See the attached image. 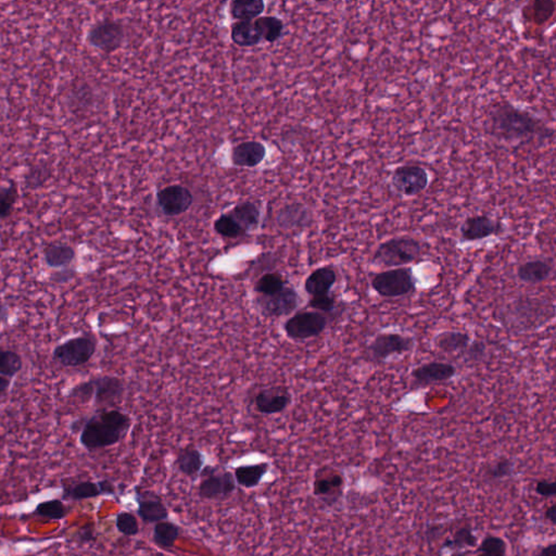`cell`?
I'll list each match as a JSON object with an SVG mask.
<instances>
[{
	"mask_svg": "<svg viewBox=\"0 0 556 556\" xmlns=\"http://www.w3.org/2000/svg\"><path fill=\"white\" fill-rule=\"evenodd\" d=\"M391 184L396 194L404 198H414L430 187V174L420 164H402L391 173Z\"/></svg>",
	"mask_w": 556,
	"mask_h": 556,
	"instance_id": "obj_5",
	"label": "cell"
},
{
	"mask_svg": "<svg viewBox=\"0 0 556 556\" xmlns=\"http://www.w3.org/2000/svg\"><path fill=\"white\" fill-rule=\"evenodd\" d=\"M50 175L51 171L49 166L44 165V164L33 166L32 169L26 174V184L33 190L40 187L45 182L48 180Z\"/></svg>",
	"mask_w": 556,
	"mask_h": 556,
	"instance_id": "obj_43",
	"label": "cell"
},
{
	"mask_svg": "<svg viewBox=\"0 0 556 556\" xmlns=\"http://www.w3.org/2000/svg\"><path fill=\"white\" fill-rule=\"evenodd\" d=\"M528 6L530 9L524 8V18L537 26L547 24L555 13V1L554 0H535V1L528 4Z\"/></svg>",
	"mask_w": 556,
	"mask_h": 556,
	"instance_id": "obj_32",
	"label": "cell"
},
{
	"mask_svg": "<svg viewBox=\"0 0 556 556\" xmlns=\"http://www.w3.org/2000/svg\"><path fill=\"white\" fill-rule=\"evenodd\" d=\"M270 471V464L266 462L258 464L241 465L236 467L234 471L236 484L246 489L258 487L263 480L264 476Z\"/></svg>",
	"mask_w": 556,
	"mask_h": 556,
	"instance_id": "obj_24",
	"label": "cell"
},
{
	"mask_svg": "<svg viewBox=\"0 0 556 556\" xmlns=\"http://www.w3.org/2000/svg\"><path fill=\"white\" fill-rule=\"evenodd\" d=\"M97 351V342L90 336H77L58 344L53 351L55 362L63 367H80L87 364Z\"/></svg>",
	"mask_w": 556,
	"mask_h": 556,
	"instance_id": "obj_6",
	"label": "cell"
},
{
	"mask_svg": "<svg viewBox=\"0 0 556 556\" xmlns=\"http://www.w3.org/2000/svg\"><path fill=\"white\" fill-rule=\"evenodd\" d=\"M286 284L284 277L278 273H266L258 278L254 286V290L258 295L270 297L283 290L287 286Z\"/></svg>",
	"mask_w": 556,
	"mask_h": 556,
	"instance_id": "obj_35",
	"label": "cell"
},
{
	"mask_svg": "<svg viewBox=\"0 0 556 556\" xmlns=\"http://www.w3.org/2000/svg\"><path fill=\"white\" fill-rule=\"evenodd\" d=\"M457 375V367L451 363L430 362L412 371L411 376L420 385L446 383Z\"/></svg>",
	"mask_w": 556,
	"mask_h": 556,
	"instance_id": "obj_16",
	"label": "cell"
},
{
	"mask_svg": "<svg viewBox=\"0 0 556 556\" xmlns=\"http://www.w3.org/2000/svg\"><path fill=\"white\" fill-rule=\"evenodd\" d=\"M425 246L412 236H398L379 244L372 256V263L386 268H403L418 261Z\"/></svg>",
	"mask_w": 556,
	"mask_h": 556,
	"instance_id": "obj_3",
	"label": "cell"
},
{
	"mask_svg": "<svg viewBox=\"0 0 556 556\" xmlns=\"http://www.w3.org/2000/svg\"><path fill=\"white\" fill-rule=\"evenodd\" d=\"M506 231L503 223L487 214L469 215L459 227V237L463 243H475L494 236L501 235Z\"/></svg>",
	"mask_w": 556,
	"mask_h": 556,
	"instance_id": "obj_11",
	"label": "cell"
},
{
	"mask_svg": "<svg viewBox=\"0 0 556 556\" xmlns=\"http://www.w3.org/2000/svg\"><path fill=\"white\" fill-rule=\"evenodd\" d=\"M312 222V213L302 203H291L277 214V224L284 229H302Z\"/></svg>",
	"mask_w": 556,
	"mask_h": 556,
	"instance_id": "obj_22",
	"label": "cell"
},
{
	"mask_svg": "<svg viewBox=\"0 0 556 556\" xmlns=\"http://www.w3.org/2000/svg\"><path fill=\"white\" fill-rule=\"evenodd\" d=\"M205 463H206V457L196 448L182 449L176 457L178 471L190 478L199 477L205 467Z\"/></svg>",
	"mask_w": 556,
	"mask_h": 556,
	"instance_id": "obj_25",
	"label": "cell"
},
{
	"mask_svg": "<svg viewBox=\"0 0 556 556\" xmlns=\"http://www.w3.org/2000/svg\"><path fill=\"white\" fill-rule=\"evenodd\" d=\"M254 24L258 28V33L261 35L262 40L268 43L276 42L282 36L284 31V23L277 16H263L254 20Z\"/></svg>",
	"mask_w": 556,
	"mask_h": 556,
	"instance_id": "obj_34",
	"label": "cell"
},
{
	"mask_svg": "<svg viewBox=\"0 0 556 556\" xmlns=\"http://www.w3.org/2000/svg\"><path fill=\"white\" fill-rule=\"evenodd\" d=\"M33 514L46 520H62L70 514V508L63 500L53 498L37 504Z\"/></svg>",
	"mask_w": 556,
	"mask_h": 556,
	"instance_id": "obj_33",
	"label": "cell"
},
{
	"mask_svg": "<svg viewBox=\"0 0 556 556\" xmlns=\"http://www.w3.org/2000/svg\"><path fill=\"white\" fill-rule=\"evenodd\" d=\"M116 527L119 533L126 537H134L139 533V523L137 517L127 511H122L116 515Z\"/></svg>",
	"mask_w": 556,
	"mask_h": 556,
	"instance_id": "obj_41",
	"label": "cell"
},
{
	"mask_svg": "<svg viewBox=\"0 0 556 556\" xmlns=\"http://www.w3.org/2000/svg\"><path fill=\"white\" fill-rule=\"evenodd\" d=\"M537 556H556V545L554 543L543 547Z\"/></svg>",
	"mask_w": 556,
	"mask_h": 556,
	"instance_id": "obj_52",
	"label": "cell"
},
{
	"mask_svg": "<svg viewBox=\"0 0 556 556\" xmlns=\"http://www.w3.org/2000/svg\"><path fill=\"white\" fill-rule=\"evenodd\" d=\"M77 539L80 543H90L96 541L95 530L92 525H87L84 528L80 529Z\"/></svg>",
	"mask_w": 556,
	"mask_h": 556,
	"instance_id": "obj_48",
	"label": "cell"
},
{
	"mask_svg": "<svg viewBox=\"0 0 556 556\" xmlns=\"http://www.w3.org/2000/svg\"><path fill=\"white\" fill-rule=\"evenodd\" d=\"M415 347L412 336L400 332H381L367 347V354L374 362H386L393 356L409 354Z\"/></svg>",
	"mask_w": 556,
	"mask_h": 556,
	"instance_id": "obj_7",
	"label": "cell"
},
{
	"mask_svg": "<svg viewBox=\"0 0 556 556\" xmlns=\"http://www.w3.org/2000/svg\"><path fill=\"white\" fill-rule=\"evenodd\" d=\"M371 285L381 298H401L415 293L416 277L411 268H389L375 274Z\"/></svg>",
	"mask_w": 556,
	"mask_h": 556,
	"instance_id": "obj_4",
	"label": "cell"
},
{
	"mask_svg": "<svg viewBox=\"0 0 556 556\" xmlns=\"http://www.w3.org/2000/svg\"><path fill=\"white\" fill-rule=\"evenodd\" d=\"M99 485L90 480H83L77 483L69 484L62 490V500L65 501H84L102 496Z\"/></svg>",
	"mask_w": 556,
	"mask_h": 556,
	"instance_id": "obj_28",
	"label": "cell"
},
{
	"mask_svg": "<svg viewBox=\"0 0 556 556\" xmlns=\"http://www.w3.org/2000/svg\"><path fill=\"white\" fill-rule=\"evenodd\" d=\"M213 227H214V231L222 237L231 238V239L241 237L246 234V231L229 213L219 215V219H215Z\"/></svg>",
	"mask_w": 556,
	"mask_h": 556,
	"instance_id": "obj_37",
	"label": "cell"
},
{
	"mask_svg": "<svg viewBox=\"0 0 556 556\" xmlns=\"http://www.w3.org/2000/svg\"><path fill=\"white\" fill-rule=\"evenodd\" d=\"M266 149L258 141H244L234 147L231 161L239 168H256L266 159Z\"/></svg>",
	"mask_w": 556,
	"mask_h": 556,
	"instance_id": "obj_20",
	"label": "cell"
},
{
	"mask_svg": "<svg viewBox=\"0 0 556 556\" xmlns=\"http://www.w3.org/2000/svg\"><path fill=\"white\" fill-rule=\"evenodd\" d=\"M485 124L490 137L512 148L547 143L554 137V129L543 118L508 100L490 107Z\"/></svg>",
	"mask_w": 556,
	"mask_h": 556,
	"instance_id": "obj_1",
	"label": "cell"
},
{
	"mask_svg": "<svg viewBox=\"0 0 556 556\" xmlns=\"http://www.w3.org/2000/svg\"><path fill=\"white\" fill-rule=\"evenodd\" d=\"M309 307L314 311L323 314L332 313L336 309V300L332 295L312 297L309 301Z\"/></svg>",
	"mask_w": 556,
	"mask_h": 556,
	"instance_id": "obj_45",
	"label": "cell"
},
{
	"mask_svg": "<svg viewBox=\"0 0 556 556\" xmlns=\"http://www.w3.org/2000/svg\"><path fill=\"white\" fill-rule=\"evenodd\" d=\"M508 545L496 535H487L478 547L477 556H506Z\"/></svg>",
	"mask_w": 556,
	"mask_h": 556,
	"instance_id": "obj_40",
	"label": "cell"
},
{
	"mask_svg": "<svg viewBox=\"0 0 556 556\" xmlns=\"http://www.w3.org/2000/svg\"><path fill=\"white\" fill-rule=\"evenodd\" d=\"M77 258V252L73 247L65 244H55L45 250V263L51 268L60 270L69 268Z\"/></svg>",
	"mask_w": 556,
	"mask_h": 556,
	"instance_id": "obj_27",
	"label": "cell"
},
{
	"mask_svg": "<svg viewBox=\"0 0 556 556\" xmlns=\"http://www.w3.org/2000/svg\"><path fill=\"white\" fill-rule=\"evenodd\" d=\"M231 40L240 47L256 46L262 40L254 21L236 22L231 26Z\"/></svg>",
	"mask_w": 556,
	"mask_h": 556,
	"instance_id": "obj_30",
	"label": "cell"
},
{
	"mask_svg": "<svg viewBox=\"0 0 556 556\" xmlns=\"http://www.w3.org/2000/svg\"><path fill=\"white\" fill-rule=\"evenodd\" d=\"M535 492H537L539 496H545V498H553L556 494L555 483L539 481V483L535 485Z\"/></svg>",
	"mask_w": 556,
	"mask_h": 556,
	"instance_id": "obj_47",
	"label": "cell"
},
{
	"mask_svg": "<svg viewBox=\"0 0 556 556\" xmlns=\"http://www.w3.org/2000/svg\"><path fill=\"white\" fill-rule=\"evenodd\" d=\"M23 360L12 350H0V375L12 379L21 372Z\"/></svg>",
	"mask_w": 556,
	"mask_h": 556,
	"instance_id": "obj_36",
	"label": "cell"
},
{
	"mask_svg": "<svg viewBox=\"0 0 556 556\" xmlns=\"http://www.w3.org/2000/svg\"><path fill=\"white\" fill-rule=\"evenodd\" d=\"M327 325L326 314L317 311H302L287 320L284 330L290 339L307 340L321 335Z\"/></svg>",
	"mask_w": 556,
	"mask_h": 556,
	"instance_id": "obj_9",
	"label": "cell"
},
{
	"mask_svg": "<svg viewBox=\"0 0 556 556\" xmlns=\"http://www.w3.org/2000/svg\"><path fill=\"white\" fill-rule=\"evenodd\" d=\"M337 283V272L332 266H322L314 270L305 282V289L310 297L330 295V290Z\"/></svg>",
	"mask_w": 556,
	"mask_h": 556,
	"instance_id": "obj_19",
	"label": "cell"
},
{
	"mask_svg": "<svg viewBox=\"0 0 556 556\" xmlns=\"http://www.w3.org/2000/svg\"><path fill=\"white\" fill-rule=\"evenodd\" d=\"M477 545V537L469 527H462L455 531L452 539H448L443 543V547L452 550H462L465 547H474Z\"/></svg>",
	"mask_w": 556,
	"mask_h": 556,
	"instance_id": "obj_38",
	"label": "cell"
},
{
	"mask_svg": "<svg viewBox=\"0 0 556 556\" xmlns=\"http://www.w3.org/2000/svg\"><path fill=\"white\" fill-rule=\"evenodd\" d=\"M266 9L262 0H235L231 4V14L240 22H252Z\"/></svg>",
	"mask_w": 556,
	"mask_h": 556,
	"instance_id": "obj_29",
	"label": "cell"
},
{
	"mask_svg": "<svg viewBox=\"0 0 556 556\" xmlns=\"http://www.w3.org/2000/svg\"><path fill=\"white\" fill-rule=\"evenodd\" d=\"M344 486V475L339 471L330 469L327 473L323 471L322 474H317L314 480L313 494L314 496L321 498L324 502L335 503L342 496Z\"/></svg>",
	"mask_w": 556,
	"mask_h": 556,
	"instance_id": "obj_17",
	"label": "cell"
},
{
	"mask_svg": "<svg viewBox=\"0 0 556 556\" xmlns=\"http://www.w3.org/2000/svg\"><path fill=\"white\" fill-rule=\"evenodd\" d=\"M8 317V310L7 307H4L1 303H0V323L1 322L6 321Z\"/></svg>",
	"mask_w": 556,
	"mask_h": 556,
	"instance_id": "obj_54",
	"label": "cell"
},
{
	"mask_svg": "<svg viewBox=\"0 0 556 556\" xmlns=\"http://www.w3.org/2000/svg\"><path fill=\"white\" fill-rule=\"evenodd\" d=\"M291 397L288 391L282 387H272L258 391L254 397L256 411L266 415L282 413L290 404Z\"/></svg>",
	"mask_w": 556,
	"mask_h": 556,
	"instance_id": "obj_18",
	"label": "cell"
},
{
	"mask_svg": "<svg viewBox=\"0 0 556 556\" xmlns=\"http://www.w3.org/2000/svg\"><path fill=\"white\" fill-rule=\"evenodd\" d=\"M157 202L166 217H178L190 210L194 196L182 185H171L158 192Z\"/></svg>",
	"mask_w": 556,
	"mask_h": 556,
	"instance_id": "obj_13",
	"label": "cell"
},
{
	"mask_svg": "<svg viewBox=\"0 0 556 556\" xmlns=\"http://www.w3.org/2000/svg\"><path fill=\"white\" fill-rule=\"evenodd\" d=\"M471 342L469 334L461 330H445L434 338V346L443 354L464 352Z\"/></svg>",
	"mask_w": 556,
	"mask_h": 556,
	"instance_id": "obj_23",
	"label": "cell"
},
{
	"mask_svg": "<svg viewBox=\"0 0 556 556\" xmlns=\"http://www.w3.org/2000/svg\"><path fill=\"white\" fill-rule=\"evenodd\" d=\"M440 533V527L437 526V525H434V526L430 527V528L427 529V538L430 539V540H432V538H436L437 533Z\"/></svg>",
	"mask_w": 556,
	"mask_h": 556,
	"instance_id": "obj_53",
	"label": "cell"
},
{
	"mask_svg": "<svg viewBox=\"0 0 556 556\" xmlns=\"http://www.w3.org/2000/svg\"><path fill=\"white\" fill-rule=\"evenodd\" d=\"M451 556H467V554L463 553V552L457 551L454 552V553L452 554Z\"/></svg>",
	"mask_w": 556,
	"mask_h": 556,
	"instance_id": "obj_55",
	"label": "cell"
},
{
	"mask_svg": "<svg viewBox=\"0 0 556 556\" xmlns=\"http://www.w3.org/2000/svg\"><path fill=\"white\" fill-rule=\"evenodd\" d=\"M11 386V379L0 375V395L7 393Z\"/></svg>",
	"mask_w": 556,
	"mask_h": 556,
	"instance_id": "obj_50",
	"label": "cell"
},
{
	"mask_svg": "<svg viewBox=\"0 0 556 556\" xmlns=\"http://www.w3.org/2000/svg\"><path fill=\"white\" fill-rule=\"evenodd\" d=\"M18 197V190L14 182L0 187V219H7L11 215Z\"/></svg>",
	"mask_w": 556,
	"mask_h": 556,
	"instance_id": "obj_39",
	"label": "cell"
},
{
	"mask_svg": "<svg viewBox=\"0 0 556 556\" xmlns=\"http://www.w3.org/2000/svg\"><path fill=\"white\" fill-rule=\"evenodd\" d=\"M94 393H95V389H94V383L90 379V381H83L79 385L74 386L70 391L67 397L77 403L88 404L94 401Z\"/></svg>",
	"mask_w": 556,
	"mask_h": 556,
	"instance_id": "obj_42",
	"label": "cell"
},
{
	"mask_svg": "<svg viewBox=\"0 0 556 556\" xmlns=\"http://www.w3.org/2000/svg\"><path fill=\"white\" fill-rule=\"evenodd\" d=\"M136 502L137 515L146 524H157L169 518L168 508L155 492L137 491Z\"/></svg>",
	"mask_w": 556,
	"mask_h": 556,
	"instance_id": "obj_14",
	"label": "cell"
},
{
	"mask_svg": "<svg viewBox=\"0 0 556 556\" xmlns=\"http://www.w3.org/2000/svg\"><path fill=\"white\" fill-rule=\"evenodd\" d=\"M125 33L122 24L104 20L95 24L87 34V42L104 53H114L122 46Z\"/></svg>",
	"mask_w": 556,
	"mask_h": 556,
	"instance_id": "obj_12",
	"label": "cell"
},
{
	"mask_svg": "<svg viewBox=\"0 0 556 556\" xmlns=\"http://www.w3.org/2000/svg\"><path fill=\"white\" fill-rule=\"evenodd\" d=\"M199 477L201 478L198 487L200 498L206 500H221L235 492L237 488L234 474L229 471H221L219 467H205Z\"/></svg>",
	"mask_w": 556,
	"mask_h": 556,
	"instance_id": "obj_8",
	"label": "cell"
},
{
	"mask_svg": "<svg viewBox=\"0 0 556 556\" xmlns=\"http://www.w3.org/2000/svg\"><path fill=\"white\" fill-rule=\"evenodd\" d=\"M514 471V463L512 459L502 457L494 462V464L488 469V477L491 479H503L510 477Z\"/></svg>",
	"mask_w": 556,
	"mask_h": 556,
	"instance_id": "obj_44",
	"label": "cell"
},
{
	"mask_svg": "<svg viewBox=\"0 0 556 556\" xmlns=\"http://www.w3.org/2000/svg\"><path fill=\"white\" fill-rule=\"evenodd\" d=\"M231 217L235 219L241 229L246 231H254L258 227L261 219V212L256 203L251 201H244L238 203L237 206L234 207L233 210L229 212Z\"/></svg>",
	"mask_w": 556,
	"mask_h": 556,
	"instance_id": "obj_26",
	"label": "cell"
},
{
	"mask_svg": "<svg viewBox=\"0 0 556 556\" xmlns=\"http://www.w3.org/2000/svg\"><path fill=\"white\" fill-rule=\"evenodd\" d=\"M0 116H1V104H0Z\"/></svg>",
	"mask_w": 556,
	"mask_h": 556,
	"instance_id": "obj_56",
	"label": "cell"
},
{
	"mask_svg": "<svg viewBox=\"0 0 556 556\" xmlns=\"http://www.w3.org/2000/svg\"><path fill=\"white\" fill-rule=\"evenodd\" d=\"M465 352V358L467 361L471 362H478L485 359L486 352H487V346L485 342H479V340H475L471 342L469 346L467 347Z\"/></svg>",
	"mask_w": 556,
	"mask_h": 556,
	"instance_id": "obj_46",
	"label": "cell"
},
{
	"mask_svg": "<svg viewBox=\"0 0 556 556\" xmlns=\"http://www.w3.org/2000/svg\"><path fill=\"white\" fill-rule=\"evenodd\" d=\"M555 514H556V506L555 504H553V506H550L549 508H547V511H545V520H549L550 523H551L552 525H555Z\"/></svg>",
	"mask_w": 556,
	"mask_h": 556,
	"instance_id": "obj_51",
	"label": "cell"
},
{
	"mask_svg": "<svg viewBox=\"0 0 556 556\" xmlns=\"http://www.w3.org/2000/svg\"><path fill=\"white\" fill-rule=\"evenodd\" d=\"M97 483L102 496H114L116 494V485L110 479H102Z\"/></svg>",
	"mask_w": 556,
	"mask_h": 556,
	"instance_id": "obj_49",
	"label": "cell"
},
{
	"mask_svg": "<svg viewBox=\"0 0 556 556\" xmlns=\"http://www.w3.org/2000/svg\"><path fill=\"white\" fill-rule=\"evenodd\" d=\"M553 270V264L549 260L533 258L520 264L516 274L518 280L525 284L538 285L549 280Z\"/></svg>",
	"mask_w": 556,
	"mask_h": 556,
	"instance_id": "obj_21",
	"label": "cell"
},
{
	"mask_svg": "<svg viewBox=\"0 0 556 556\" xmlns=\"http://www.w3.org/2000/svg\"><path fill=\"white\" fill-rule=\"evenodd\" d=\"M94 401L98 406H111L120 401L124 396L125 386L122 379L116 376H99L92 378Z\"/></svg>",
	"mask_w": 556,
	"mask_h": 556,
	"instance_id": "obj_15",
	"label": "cell"
},
{
	"mask_svg": "<svg viewBox=\"0 0 556 556\" xmlns=\"http://www.w3.org/2000/svg\"><path fill=\"white\" fill-rule=\"evenodd\" d=\"M131 426L132 418L129 415L119 410L111 409L92 416L72 432L79 430L81 446L92 452L116 446L126 436Z\"/></svg>",
	"mask_w": 556,
	"mask_h": 556,
	"instance_id": "obj_2",
	"label": "cell"
},
{
	"mask_svg": "<svg viewBox=\"0 0 556 556\" xmlns=\"http://www.w3.org/2000/svg\"><path fill=\"white\" fill-rule=\"evenodd\" d=\"M180 535V528L178 525L168 520L157 523L153 527V541L158 547L162 550L173 549L178 537Z\"/></svg>",
	"mask_w": 556,
	"mask_h": 556,
	"instance_id": "obj_31",
	"label": "cell"
},
{
	"mask_svg": "<svg viewBox=\"0 0 556 556\" xmlns=\"http://www.w3.org/2000/svg\"><path fill=\"white\" fill-rule=\"evenodd\" d=\"M300 300V295L297 290L293 287L286 286L280 293L270 297L258 295L256 298V307L263 317H288L298 309Z\"/></svg>",
	"mask_w": 556,
	"mask_h": 556,
	"instance_id": "obj_10",
	"label": "cell"
}]
</instances>
